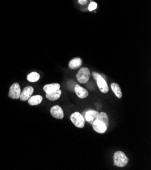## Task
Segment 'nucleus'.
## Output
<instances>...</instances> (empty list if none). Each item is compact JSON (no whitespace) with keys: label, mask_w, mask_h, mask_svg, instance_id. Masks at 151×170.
Here are the masks:
<instances>
[{"label":"nucleus","mask_w":151,"mask_h":170,"mask_svg":"<svg viewBox=\"0 0 151 170\" xmlns=\"http://www.w3.org/2000/svg\"><path fill=\"white\" fill-rule=\"evenodd\" d=\"M62 95V92L61 90H58L56 91L53 92L52 93H49V94H46V98H48V100H52V101H55L60 98V97Z\"/></svg>","instance_id":"nucleus-14"},{"label":"nucleus","mask_w":151,"mask_h":170,"mask_svg":"<svg viewBox=\"0 0 151 170\" xmlns=\"http://www.w3.org/2000/svg\"><path fill=\"white\" fill-rule=\"evenodd\" d=\"M40 78L39 74L36 72H32L27 76V80L30 82H36Z\"/></svg>","instance_id":"nucleus-16"},{"label":"nucleus","mask_w":151,"mask_h":170,"mask_svg":"<svg viewBox=\"0 0 151 170\" xmlns=\"http://www.w3.org/2000/svg\"><path fill=\"white\" fill-rule=\"evenodd\" d=\"M99 113L98 111L95 110H88L84 113V119L85 121L88 122L90 124L92 125L96 120L98 119Z\"/></svg>","instance_id":"nucleus-7"},{"label":"nucleus","mask_w":151,"mask_h":170,"mask_svg":"<svg viewBox=\"0 0 151 170\" xmlns=\"http://www.w3.org/2000/svg\"><path fill=\"white\" fill-rule=\"evenodd\" d=\"M71 121L75 127L78 128H83L85 126V119L83 116V115H81L79 112H75V113H73L71 115Z\"/></svg>","instance_id":"nucleus-3"},{"label":"nucleus","mask_w":151,"mask_h":170,"mask_svg":"<svg viewBox=\"0 0 151 170\" xmlns=\"http://www.w3.org/2000/svg\"><path fill=\"white\" fill-rule=\"evenodd\" d=\"M60 86L58 83H50L46 85V86L43 87V90L46 92V94H49V93H52L58 90H60Z\"/></svg>","instance_id":"nucleus-11"},{"label":"nucleus","mask_w":151,"mask_h":170,"mask_svg":"<svg viewBox=\"0 0 151 170\" xmlns=\"http://www.w3.org/2000/svg\"><path fill=\"white\" fill-rule=\"evenodd\" d=\"M21 93L20 87L18 83H14L11 86L8 96L12 99H18Z\"/></svg>","instance_id":"nucleus-6"},{"label":"nucleus","mask_w":151,"mask_h":170,"mask_svg":"<svg viewBox=\"0 0 151 170\" xmlns=\"http://www.w3.org/2000/svg\"><path fill=\"white\" fill-rule=\"evenodd\" d=\"M34 92L33 87L31 86H27L24 87L23 92H21L20 95V99L22 101H27L28 100L33 94Z\"/></svg>","instance_id":"nucleus-8"},{"label":"nucleus","mask_w":151,"mask_h":170,"mask_svg":"<svg viewBox=\"0 0 151 170\" xmlns=\"http://www.w3.org/2000/svg\"><path fill=\"white\" fill-rule=\"evenodd\" d=\"M93 129L98 134H104L107 131L108 126L101 120L97 119L92 124Z\"/></svg>","instance_id":"nucleus-5"},{"label":"nucleus","mask_w":151,"mask_h":170,"mask_svg":"<svg viewBox=\"0 0 151 170\" xmlns=\"http://www.w3.org/2000/svg\"><path fill=\"white\" fill-rule=\"evenodd\" d=\"M74 91H75L76 95L79 98H81V99H83V98H86V97L88 96V92L87 90H86L83 87H81L79 85L76 84L74 87Z\"/></svg>","instance_id":"nucleus-10"},{"label":"nucleus","mask_w":151,"mask_h":170,"mask_svg":"<svg viewBox=\"0 0 151 170\" xmlns=\"http://www.w3.org/2000/svg\"><path fill=\"white\" fill-rule=\"evenodd\" d=\"M77 79L80 83H86L89 81L90 77V71L86 67L81 68L77 74Z\"/></svg>","instance_id":"nucleus-4"},{"label":"nucleus","mask_w":151,"mask_h":170,"mask_svg":"<svg viewBox=\"0 0 151 170\" xmlns=\"http://www.w3.org/2000/svg\"><path fill=\"white\" fill-rule=\"evenodd\" d=\"M98 119L101 120L102 121H103L109 127V119L108 115H107V114L106 113H104V112H101V113H99V115H98Z\"/></svg>","instance_id":"nucleus-17"},{"label":"nucleus","mask_w":151,"mask_h":170,"mask_svg":"<svg viewBox=\"0 0 151 170\" xmlns=\"http://www.w3.org/2000/svg\"><path fill=\"white\" fill-rule=\"evenodd\" d=\"M79 3L81 5H84L87 3V0H79Z\"/></svg>","instance_id":"nucleus-19"},{"label":"nucleus","mask_w":151,"mask_h":170,"mask_svg":"<svg viewBox=\"0 0 151 170\" xmlns=\"http://www.w3.org/2000/svg\"><path fill=\"white\" fill-rule=\"evenodd\" d=\"M111 89L113 92L114 94L116 95V96L118 98H122V92L120 86L116 83H112L111 86Z\"/></svg>","instance_id":"nucleus-15"},{"label":"nucleus","mask_w":151,"mask_h":170,"mask_svg":"<svg viewBox=\"0 0 151 170\" xmlns=\"http://www.w3.org/2000/svg\"><path fill=\"white\" fill-rule=\"evenodd\" d=\"M43 98L42 96L36 95L34 96H31V98L28 100V102L30 105L31 106H36L39 105V104L42 102Z\"/></svg>","instance_id":"nucleus-12"},{"label":"nucleus","mask_w":151,"mask_h":170,"mask_svg":"<svg viewBox=\"0 0 151 170\" xmlns=\"http://www.w3.org/2000/svg\"><path fill=\"white\" fill-rule=\"evenodd\" d=\"M113 161L115 165L119 168H123L127 165L129 159L124 153L122 151H117L114 153Z\"/></svg>","instance_id":"nucleus-1"},{"label":"nucleus","mask_w":151,"mask_h":170,"mask_svg":"<svg viewBox=\"0 0 151 170\" xmlns=\"http://www.w3.org/2000/svg\"><path fill=\"white\" fill-rule=\"evenodd\" d=\"M92 75L96 80L97 86L99 87L100 92L102 93H104V94H106V93L109 92V88L105 79H104L99 73L96 72L93 73Z\"/></svg>","instance_id":"nucleus-2"},{"label":"nucleus","mask_w":151,"mask_h":170,"mask_svg":"<svg viewBox=\"0 0 151 170\" xmlns=\"http://www.w3.org/2000/svg\"><path fill=\"white\" fill-rule=\"evenodd\" d=\"M82 65V60L79 58H75L71 60L68 64V67L71 69H76L79 67H80Z\"/></svg>","instance_id":"nucleus-13"},{"label":"nucleus","mask_w":151,"mask_h":170,"mask_svg":"<svg viewBox=\"0 0 151 170\" xmlns=\"http://www.w3.org/2000/svg\"><path fill=\"white\" fill-rule=\"evenodd\" d=\"M50 113L52 117L56 119H62L64 117V112H63L62 108L58 105L54 106L50 109Z\"/></svg>","instance_id":"nucleus-9"},{"label":"nucleus","mask_w":151,"mask_h":170,"mask_svg":"<svg viewBox=\"0 0 151 170\" xmlns=\"http://www.w3.org/2000/svg\"><path fill=\"white\" fill-rule=\"evenodd\" d=\"M97 8V4L96 2H92L91 4L89 5L88 6V10L90 11H93L96 9Z\"/></svg>","instance_id":"nucleus-18"}]
</instances>
